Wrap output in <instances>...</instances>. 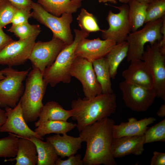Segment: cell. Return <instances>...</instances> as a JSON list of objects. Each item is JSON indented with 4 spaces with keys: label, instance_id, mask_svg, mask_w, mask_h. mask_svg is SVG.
Segmentation results:
<instances>
[{
    "label": "cell",
    "instance_id": "26",
    "mask_svg": "<svg viewBox=\"0 0 165 165\" xmlns=\"http://www.w3.org/2000/svg\"><path fill=\"white\" fill-rule=\"evenodd\" d=\"M128 47L127 41L116 44L105 57L109 65L111 78H115L119 65L127 57Z\"/></svg>",
    "mask_w": 165,
    "mask_h": 165
},
{
    "label": "cell",
    "instance_id": "36",
    "mask_svg": "<svg viewBox=\"0 0 165 165\" xmlns=\"http://www.w3.org/2000/svg\"><path fill=\"white\" fill-rule=\"evenodd\" d=\"M151 165H165V153L164 152L154 151L151 159Z\"/></svg>",
    "mask_w": 165,
    "mask_h": 165
},
{
    "label": "cell",
    "instance_id": "3",
    "mask_svg": "<svg viewBox=\"0 0 165 165\" xmlns=\"http://www.w3.org/2000/svg\"><path fill=\"white\" fill-rule=\"evenodd\" d=\"M47 85L44 81L42 74L38 69L33 68L29 72L19 101L27 123L34 122L39 117L44 105L42 101Z\"/></svg>",
    "mask_w": 165,
    "mask_h": 165
},
{
    "label": "cell",
    "instance_id": "5",
    "mask_svg": "<svg viewBox=\"0 0 165 165\" xmlns=\"http://www.w3.org/2000/svg\"><path fill=\"white\" fill-rule=\"evenodd\" d=\"M165 16L156 20L148 22L141 29L130 33L126 41L128 44L127 56L128 62L142 60L145 44L152 45L162 38L161 28Z\"/></svg>",
    "mask_w": 165,
    "mask_h": 165
},
{
    "label": "cell",
    "instance_id": "11",
    "mask_svg": "<svg viewBox=\"0 0 165 165\" xmlns=\"http://www.w3.org/2000/svg\"><path fill=\"white\" fill-rule=\"evenodd\" d=\"M70 74L81 83L85 97L89 98L102 93L101 87L97 80L92 62L76 57L72 64Z\"/></svg>",
    "mask_w": 165,
    "mask_h": 165
},
{
    "label": "cell",
    "instance_id": "12",
    "mask_svg": "<svg viewBox=\"0 0 165 165\" xmlns=\"http://www.w3.org/2000/svg\"><path fill=\"white\" fill-rule=\"evenodd\" d=\"M113 6L118 9L119 12L115 13L109 11L106 18L109 27L107 29L101 30L102 37L104 39L113 40L118 44L126 41L131 31L128 17L129 7L126 4Z\"/></svg>",
    "mask_w": 165,
    "mask_h": 165
},
{
    "label": "cell",
    "instance_id": "10",
    "mask_svg": "<svg viewBox=\"0 0 165 165\" xmlns=\"http://www.w3.org/2000/svg\"><path fill=\"white\" fill-rule=\"evenodd\" d=\"M66 45L61 39L53 37L48 41L35 42L28 59L33 68L38 69L43 74L45 69L54 63Z\"/></svg>",
    "mask_w": 165,
    "mask_h": 165
},
{
    "label": "cell",
    "instance_id": "19",
    "mask_svg": "<svg viewBox=\"0 0 165 165\" xmlns=\"http://www.w3.org/2000/svg\"><path fill=\"white\" fill-rule=\"evenodd\" d=\"M46 139L52 145L58 156L62 158L76 154L81 148L82 142L80 136L75 137L67 134L62 136L56 134L46 138Z\"/></svg>",
    "mask_w": 165,
    "mask_h": 165
},
{
    "label": "cell",
    "instance_id": "6",
    "mask_svg": "<svg viewBox=\"0 0 165 165\" xmlns=\"http://www.w3.org/2000/svg\"><path fill=\"white\" fill-rule=\"evenodd\" d=\"M31 17L49 28L53 37L63 41L66 45L73 41L70 24L73 21L72 14L64 13L60 16H55L46 11L39 4L33 1L31 5Z\"/></svg>",
    "mask_w": 165,
    "mask_h": 165
},
{
    "label": "cell",
    "instance_id": "48",
    "mask_svg": "<svg viewBox=\"0 0 165 165\" xmlns=\"http://www.w3.org/2000/svg\"></svg>",
    "mask_w": 165,
    "mask_h": 165
},
{
    "label": "cell",
    "instance_id": "4",
    "mask_svg": "<svg viewBox=\"0 0 165 165\" xmlns=\"http://www.w3.org/2000/svg\"><path fill=\"white\" fill-rule=\"evenodd\" d=\"M75 37L73 42L66 45L58 55L54 63L46 68L43 73L45 83L54 87L60 82L69 83L72 76L70 69L73 62L76 57L75 51L77 46L82 38H86L89 34L82 30L74 29Z\"/></svg>",
    "mask_w": 165,
    "mask_h": 165
},
{
    "label": "cell",
    "instance_id": "7",
    "mask_svg": "<svg viewBox=\"0 0 165 165\" xmlns=\"http://www.w3.org/2000/svg\"><path fill=\"white\" fill-rule=\"evenodd\" d=\"M30 69L19 71L8 67L0 70L5 77L0 80V107L13 108L17 105L24 89L23 82Z\"/></svg>",
    "mask_w": 165,
    "mask_h": 165
},
{
    "label": "cell",
    "instance_id": "24",
    "mask_svg": "<svg viewBox=\"0 0 165 165\" xmlns=\"http://www.w3.org/2000/svg\"><path fill=\"white\" fill-rule=\"evenodd\" d=\"M47 12L58 17L64 13L76 12L79 7L71 0H37Z\"/></svg>",
    "mask_w": 165,
    "mask_h": 165
},
{
    "label": "cell",
    "instance_id": "16",
    "mask_svg": "<svg viewBox=\"0 0 165 165\" xmlns=\"http://www.w3.org/2000/svg\"><path fill=\"white\" fill-rule=\"evenodd\" d=\"M144 135L125 136L113 138L112 151L114 158H119L129 155H141L144 150Z\"/></svg>",
    "mask_w": 165,
    "mask_h": 165
},
{
    "label": "cell",
    "instance_id": "35",
    "mask_svg": "<svg viewBox=\"0 0 165 165\" xmlns=\"http://www.w3.org/2000/svg\"><path fill=\"white\" fill-rule=\"evenodd\" d=\"M81 156L79 154L75 155H72L68 157L67 159L65 160H61L59 158L55 162V165H83Z\"/></svg>",
    "mask_w": 165,
    "mask_h": 165
},
{
    "label": "cell",
    "instance_id": "15",
    "mask_svg": "<svg viewBox=\"0 0 165 165\" xmlns=\"http://www.w3.org/2000/svg\"><path fill=\"white\" fill-rule=\"evenodd\" d=\"M116 44L111 39L102 40L98 38L91 40L84 38L78 44L75 55L92 62L105 57Z\"/></svg>",
    "mask_w": 165,
    "mask_h": 165
},
{
    "label": "cell",
    "instance_id": "27",
    "mask_svg": "<svg viewBox=\"0 0 165 165\" xmlns=\"http://www.w3.org/2000/svg\"><path fill=\"white\" fill-rule=\"evenodd\" d=\"M128 3V17L131 31L133 32L137 31L145 24L148 4L137 0H130Z\"/></svg>",
    "mask_w": 165,
    "mask_h": 165
},
{
    "label": "cell",
    "instance_id": "20",
    "mask_svg": "<svg viewBox=\"0 0 165 165\" xmlns=\"http://www.w3.org/2000/svg\"><path fill=\"white\" fill-rule=\"evenodd\" d=\"M36 148L29 139L19 138L16 156L13 158L5 160L4 162L16 161L15 165H36L38 162Z\"/></svg>",
    "mask_w": 165,
    "mask_h": 165
},
{
    "label": "cell",
    "instance_id": "38",
    "mask_svg": "<svg viewBox=\"0 0 165 165\" xmlns=\"http://www.w3.org/2000/svg\"><path fill=\"white\" fill-rule=\"evenodd\" d=\"M13 40L11 37L5 33L2 28L0 27V51Z\"/></svg>",
    "mask_w": 165,
    "mask_h": 165
},
{
    "label": "cell",
    "instance_id": "44",
    "mask_svg": "<svg viewBox=\"0 0 165 165\" xmlns=\"http://www.w3.org/2000/svg\"><path fill=\"white\" fill-rule=\"evenodd\" d=\"M130 0H119V2L124 4L128 3Z\"/></svg>",
    "mask_w": 165,
    "mask_h": 165
},
{
    "label": "cell",
    "instance_id": "28",
    "mask_svg": "<svg viewBox=\"0 0 165 165\" xmlns=\"http://www.w3.org/2000/svg\"><path fill=\"white\" fill-rule=\"evenodd\" d=\"M9 134L7 137L0 139V158L14 157L16 155L19 138Z\"/></svg>",
    "mask_w": 165,
    "mask_h": 165
},
{
    "label": "cell",
    "instance_id": "22",
    "mask_svg": "<svg viewBox=\"0 0 165 165\" xmlns=\"http://www.w3.org/2000/svg\"><path fill=\"white\" fill-rule=\"evenodd\" d=\"M36 145L37 155V165H55V162L58 156L52 145L46 141L35 137L29 139Z\"/></svg>",
    "mask_w": 165,
    "mask_h": 165
},
{
    "label": "cell",
    "instance_id": "13",
    "mask_svg": "<svg viewBox=\"0 0 165 165\" xmlns=\"http://www.w3.org/2000/svg\"><path fill=\"white\" fill-rule=\"evenodd\" d=\"M37 36L13 40L0 51V65L12 67L24 64L29 59Z\"/></svg>",
    "mask_w": 165,
    "mask_h": 165
},
{
    "label": "cell",
    "instance_id": "46",
    "mask_svg": "<svg viewBox=\"0 0 165 165\" xmlns=\"http://www.w3.org/2000/svg\"><path fill=\"white\" fill-rule=\"evenodd\" d=\"M160 0H153V1H159Z\"/></svg>",
    "mask_w": 165,
    "mask_h": 165
},
{
    "label": "cell",
    "instance_id": "43",
    "mask_svg": "<svg viewBox=\"0 0 165 165\" xmlns=\"http://www.w3.org/2000/svg\"><path fill=\"white\" fill-rule=\"evenodd\" d=\"M138 1L145 3L147 4H149L153 1V0H137Z\"/></svg>",
    "mask_w": 165,
    "mask_h": 165
},
{
    "label": "cell",
    "instance_id": "31",
    "mask_svg": "<svg viewBox=\"0 0 165 165\" xmlns=\"http://www.w3.org/2000/svg\"><path fill=\"white\" fill-rule=\"evenodd\" d=\"M144 135L145 144L157 141L165 142V119L148 128Z\"/></svg>",
    "mask_w": 165,
    "mask_h": 165
},
{
    "label": "cell",
    "instance_id": "25",
    "mask_svg": "<svg viewBox=\"0 0 165 165\" xmlns=\"http://www.w3.org/2000/svg\"><path fill=\"white\" fill-rule=\"evenodd\" d=\"M97 80L102 89V93H113L110 79L109 66L105 58L104 57L92 62Z\"/></svg>",
    "mask_w": 165,
    "mask_h": 165
},
{
    "label": "cell",
    "instance_id": "23",
    "mask_svg": "<svg viewBox=\"0 0 165 165\" xmlns=\"http://www.w3.org/2000/svg\"><path fill=\"white\" fill-rule=\"evenodd\" d=\"M76 127V124L67 121L49 120L42 123L35 129L34 131L40 137L43 138L46 135L51 133L67 134Z\"/></svg>",
    "mask_w": 165,
    "mask_h": 165
},
{
    "label": "cell",
    "instance_id": "47",
    "mask_svg": "<svg viewBox=\"0 0 165 165\" xmlns=\"http://www.w3.org/2000/svg\"><path fill=\"white\" fill-rule=\"evenodd\" d=\"M1 0H0V1Z\"/></svg>",
    "mask_w": 165,
    "mask_h": 165
},
{
    "label": "cell",
    "instance_id": "37",
    "mask_svg": "<svg viewBox=\"0 0 165 165\" xmlns=\"http://www.w3.org/2000/svg\"><path fill=\"white\" fill-rule=\"evenodd\" d=\"M17 9L31 8L32 0H7Z\"/></svg>",
    "mask_w": 165,
    "mask_h": 165
},
{
    "label": "cell",
    "instance_id": "18",
    "mask_svg": "<svg viewBox=\"0 0 165 165\" xmlns=\"http://www.w3.org/2000/svg\"><path fill=\"white\" fill-rule=\"evenodd\" d=\"M154 117H149L138 120L132 117L129 118L127 122H123L118 125L115 124L112 128L113 138L125 136H140L144 134L149 125L156 121Z\"/></svg>",
    "mask_w": 165,
    "mask_h": 165
},
{
    "label": "cell",
    "instance_id": "39",
    "mask_svg": "<svg viewBox=\"0 0 165 165\" xmlns=\"http://www.w3.org/2000/svg\"><path fill=\"white\" fill-rule=\"evenodd\" d=\"M6 119V116L5 110L2 109L0 107V132L1 127L4 123Z\"/></svg>",
    "mask_w": 165,
    "mask_h": 165
},
{
    "label": "cell",
    "instance_id": "42",
    "mask_svg": "<svg viewBox=\"0 0 165 165\" xmlns=\"http://www.w3.org/2000/svg\"><path fill=\"white\" fill-rule=\"evenodd\" d=\"M75 3L79 8L81 6V2L83 0H71Z\"/></svg>",
    "mask_w": 165,
    "mask_h": 165
},
{
    "label": "cell",
    "instance_id": "29",
    "mask_svg": "<svg viewBox=\"0 0 165 165\" xmlns=\"http://www.w3.org/2000/svg\"><path fill=\"white\" fill-rule=\"evenodd\" d=\"M81 30L89 34L90 32L101 31L94 16L84 8H82L77 18Z\"/></svg>",
    "mask_w": 165,
    "mask_h": 165
},
{
    "label": "cell",
    "instance_id": "9",
    "mask_svg": "<svg viewBox=\"0 0 165 165\" xmlns=\"http://www.w3.org/2000/svg\"><path fill=\"white\" fill-rule=\"evenodd\" d=\"M122 99L126 106L137 112L146 111L157 97L153 88H146L127 82L124 80L119 85Z\"/></svg>",
    "mask_w": 165,
    "mask_h": 165
},
{
    "label": "cell",
    "instance_id": "40",
    "mask_svg": "<svg viewBox=\"0 0 165 165\" xmlns=\"http://www.w3.org/2000/svg\"><path fill=\"white\" fill-rule=\"evenodd\" d=\"M158 116L163 118L165 116V104H162L156 112Z\"/></svg>",
    "mask_w": 165,
    "mask_h": 165
},
{
    "label": "cell",
    "instance_id": "45",
    "mask_svg": "<svg viewBox=\"0 0 165 165\" xmlns=\"http://www.w3.org/2000/svg\"><path fill=\"white\" fill-rule=\"evenodd\" d=\"M5 77V76L3 75L2 72L0 70V80H2Z\"/></svg>",
    "mask_w": 165,
    "mask_h": 165
},
{
    "label": "cell",
    "instance_id": "34",
    "mask_svg": "<svg viewBox=\"0 0 165 165\" xmlns=\"http://www.w3.org/2000/svg\"><path fill=\"white\" fill-rule=\"evenodd\" d=\"M31 8L17 9L12 19V25H16L28 23L29 18L31 17Z\"/></svg>",
    "mask_w": 165,
    "mask_h": 165
},
{
    "label": "cell",
    "instance_id": "8",
    "mask_svg": "<svg viewBox=\"0 0 165 165\" xmlns=\"http://www.w3.org/2000/svg\"><path fill=\"white\" fill-rule=\"evenodd\" d=\"M145 63L152 75L153 87L157 97L165 101V55L161 52L159 42L148 45L142 55Z\"/></svg>",
    "mask_w": 165,
    "mask_h": 165
},
{
    "label": "cell",
    "instance_id": "17",
    "mask_svg": "<svg viewBox=\"0 0 165 165\" xmlns=\"http://www.w3.org/2000/svg\"><path fill=\"white\" fill-rule=\"evenodd\" d=\"M131 62L127 68L122 73L124 81L127 83L148 88L153 87L151 74L142 60Z\"/></svg>",
    "mask_w": 165,
    "mask_h": 165
},
{
    "label": "cell",
    "instance_id": "21",
    "mask_svg": "<svg viewBox=\"0 0 165 165\" xmlns=\"http://www.w3.org/2000/svg\"><path fill=\"white\" fill-rule=\"evenodd\" d=\"M73 115V110L72 109L66 110L57 102L49 101L44 105L38 120L35 123V126L36 127L42 123L47 121H67Z\"/></svg>",
    "mask_w": 165,
    "mask_h": 165
},
{
    "label": "cell",
    "instance_id": "14",
    "mask_svg": "<svg viewBox=\"0 0 165 165\" xmlns=\"http://www.w3.org/2000/svg\"><path fill=\"white\" fill-rule=\"evenodd\" d=\"M5 109L6 119L1 127V132L12 133L18 138L30 139L35 137L43 140V138L40 137L27 125L19 101L15 108L6 107Z\"/></svg>",
    "mask_w": 165,
    "mask_h": 165
},
{
    "label": "cell",
    "instance_id": "33",
    "mask_svg": "<svg viewBox=\"0 0 165 165\" xmlns=\"http://www.w3.org/2000/svg\"><path fill=\"white\" fill-rule=\"evenodd\" d=\"M17 9L7 0L0 1V27L3 28L11 23Z\"/></svg>",
    "mask_w": 165,
    "mask_h": 165
},
{
    "label": "cell",
    "instance_id": "32",
    "mask_svg": "<svg viewBox=\"0 0 165 165\" xmlns=\"http://www.w3.org/2000/svg\"><path fill=\"white\" fill-rule=\"evenodd\" d=\"M165 14V0L153 1L147 6L145 24L158 19Z\"/></svg>",
    "mask_w": 165,
    "mask_h": 165
},
{
    "label": "cell",
    "instance_id": "30",
    "mask_svg": "<svg viewBox=\"0 0 165 165\" xmlns=\"http://www.w3.org/2000/svg\"><path fill=\"white\" fill-rule=\"evenodd\" d=\"M7 31L13 33L19 39L24 40L32 36H38L41 30L39 24H31L27 23L12 25Z\"/></svg>",
    "mask_w": 165,
    "mask_h": 165
},
{
    "label": "cell",
    "instance_id": "2",
    "mask_svg": "<svg viewBox=\"0 0 165 165\" xmlns=\"http://www.w3.org/2000/svg\"><path fill=\"white\" fill-rule=\"evenodd\" d=\"M71 107L72 119L77 121L76 127L80 132L86 126L115 113L116 97L113 93H101L89 98L79 97L72 101Z\"/></svg>",
    "mask_w": 165,
    "mask_h": 165
},
{
    "label": "cell",
    "instance_id": "1",
    "mask_svg": "<svg viewBox=\"0 0 165 165\" xmlns=\"http://www.w3.org/2000/svg\"><path fill=\"white\" fill-rule=\"evenodd\" d=\"M114 120L108 117L85 127L80 132L82 142L86 143L82 159L84 165H116L112 151Z\"/></svg>",
    "mask_w": 165,
    "mask_h": 165
},
{
    "label": "cell",
    "instance_id": "41",
    "mask_svg": "<svg viewBox=\"0 0 165 165\" xmlns=\"http://www.w3.org/2000/svg\"><path fill=\"white\" fill-rule=\"evenodd\" d=\"M98 2L100 3L109 2L115 4H116L117 3V0H98Z\"/></svg>",
    "mask_w": 165,
    "mask_h": 165
}]
</instances>
